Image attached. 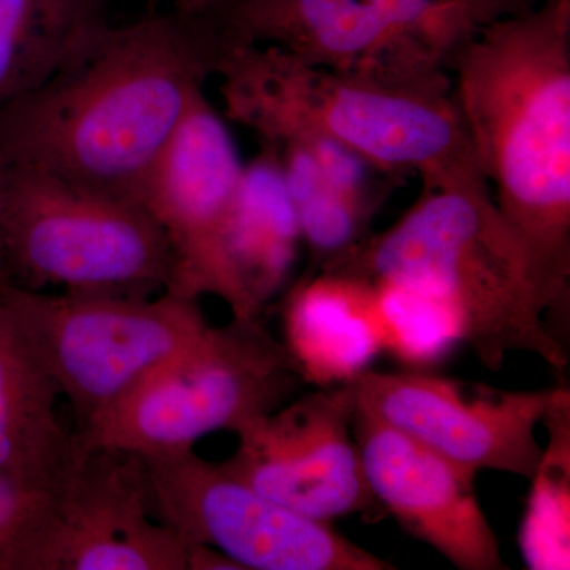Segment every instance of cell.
I'll list each match as a JSON object with an SVG mask.
<instances>
[{
    "label": "cell",
    "mask_w": 570,
    "mask_h": 570,
    "mask_svg": "<svg viewBox=\"0 0 570 570\" xmlns=\"http://www.w3.org/2000/svg\"><path fill=\"white\" fill-rule=\"evenodd\" d=\"M223 51L208 10L111 24L0 115V164L141 206L149 175Z\"/></svg>",
    "instance_id": "1"
},
{
    "label": "cell",
    "mask_w": 570,
    "mask_h": 570,
    "mask_svg": "<svg viewBox=\"0 0 570 570\" xmlns=\"http://www.w3.org/2000/svg\"><path fill=\"white\" fill-rule=\"evenodd\" d=\"M479 175L519 239L553 335L570 316V6L543 0L449 62Z\"/></svg>",
    "instance_id": "2"
},
{
    "label": "cell",
    "mask_w": 570,
    "mask_h": 570,
    "mask_svg": "<svg viewBox=\"0 0 570 570\" xmlns=\"http://www.w3.org/2000/svg\"><path fill=\"white\" fill-rule=\"evenodd\" d=\"M214 77L220 78L225 118L264 145L332 142L395 181L419 176L423 187L482 178L449 73L336 71L275 47L230 45Z\"/></svg>",
    "instance_id": "3"
},
{
    "label": "cell",
    "mask_w": 570,
    "mask_h": 570,
    "mask_svg": "<svg viewBox=\"0 0 570 570\" xmlns=\"http://www.w3.org/2000/svg\"><path fill=\"white\" fill-rule=\"evenodd\" d=\"M316 272L428 299L452 318L459 340L487 370H501L513 352L538 356L560 374L569 365V348L551 332L527 254L482 178L423 187L400 219Z\"/></svg>",
    "instance_id": "4"
},
{
    "label": "cell",
    "mask_w": 570,
    "mask_h": 570,
    "mask_svg": "<svg viewBox=\"0 0 570 570\" xmlns=\"http://www.w3.org/2000/svg\"><path fill=\"white\" fill-rule=\"evenodd\" d=\"M171 276L170 247L141 206L0 164V279L33 292L153 296Z\"/></svg>",
    "instance_id": "5"
},
{
    "label": "cell",
    "mask_w": 570,
    "mask_h": 570,
    "mask_svg": "<svg viewBox=\"0 0 570 570\" xmlns=\"http://www.w3.org/2000/svg\"><path fill=\"white\" fill-rule=\"evenodd\" d=\"M305 384L294 356L257 318H234L141 379L75 431L77 448L140 459L194 450L216 431L238 433Z\"/></svg>",
    "instance_id": "6"
},
{
    "label": "cell",
    "mask_w": 570,
    "mask_h": 570,
    "mask_svg": "<svg viewBox=\"0 0 570 570\" xmlns=\"http://www.w3.org/2000/svg\"><path fill=\"white\" fill-rule=\"evenodd\" d=\"M227 47H275L309 66L389 78L449 73L493 0H213Z\"/></svg>",
    "instance_id": "7"
},
{
    "label": "cell",
    "mask_w": 570,
    "mask_h": 570,
    "mask_svg": "<svg viewBox=\"0 0 570 570\" xmlns=\"http://www.w3.org/2000/svg\"><path fill=\"white\" fill-rule=\"evenodd\" d=\"M11 316L61 395L75 431L208 328L198 299L33 292L0 279Z\"/></svg>",
    "instance_id": "8"
},
{
    "label": "cell",
    "mask_w": 570,
    "mask_h": 570,
    "mask_svg": "<svg viewBox=\"0 0 570 570\" xmlns=\"http://www.w3.org/2000/svg\"><path fill=\"white\" fill-rule=\"evenodd\" d=\"M153 513L184 546L212 547L242 570H393L332 523L264 497L194 450L141 459Z\"/></svg>",
    "instance_id": "9"
},
{
    "label": "cell",
    "mask_w": 570,
    "mask_h": 570,
    "mask_svg": "<svg viewBox=\"0 0 570 570\" xmlns=\"http://www.w3.org/2000/svg\"><path fill=\"white\" fill-rule=\"evenodd\" d=\"M243 164L234 137L205 91L189 110L142 189L140 205L170 247L174 276L165 292L219 298L234 318H257L232 253V219Z\"/></svg>",
    "instance_id": "10"
},
{
    "label": "cell",
    "mask_w": 570,
    "mask_h": 570,
    "mask_svg": "<svg viewBox=\"0 0 570 570\" xmlns=\"http://www.w3.org/2000/svg\"><path fill=\"white\" fill-rule=\"evenodd\" d=\"M355 406L479 474L530 480L543 445L538 426L560 385L508 390L428 371L365 370L352 379Z\"/></svg>",
    "instance_id": "11"
},
{
    "label": "cell",
    "mask_w": 570,
    "mask_h": 570,
    "mask_svg": "<svg viewBox=\"0 0 570 570\" xmlns=\"http://www.w3.org/2000/svg\"><path fill=\"white\" fill-rule=\"evenodd\" d=\"M354 412L352 382L317 387L239 430L235 453L223 464L258 493L309 519L376 521L384 512L367 487L352 431Z\"/></svg>",
    "instance_id": "12"
},
{
    "label": "cell",
    "mask_w": 570,
    "mask_h": 570,
    "mask_svg": "<svg viewBox=\"0 0 570 570\" xmlns=\"http://www.w3.org/2000/svg\"><path fill=\"white\" fill-rule=\"evenodd\" d=\"M32 570H186L183 540L154 517L140 456L77 448Z\"/></svg>",
    "instance_id": "13"
},
{
    "label": "cell",
    "mask_w": 570,
    "mask_h": 570,
    "mask_svg": "<svg viewBox=\"0 0 570 570\" xmlns=\"http://www.w3.org/2000/svg\"><path fill=\"white\" fill-rule=\"evenodd\" d=\"M352 431L384 515L460 570H505L475 490V472L356 409Z\"/></svg>",
    "instance_id": "14"
},
{
    "label": "cell",
    "mask_w": 570,
    "mask_h": 570,
    "mask_svg": "<svg viewBox=\"0 0 570 570\" xmlns=\"http://www.w3.org/2000/svg\"><path fill=\"white\" fill-rule=\"evenodd\" d=\"M284 346L307 384H344L387 352L377 288L358 277L307 272L285 295Z\"/></svg>",
    "instance_id": "15"
},
{
    "label": "cell",
    "mask_w": 570,
    "mask_h": 570,
    "mask_svg": "<svg viewBox=\"0 0 570 570\" xmlns=\"http://www.w3.org/2000/svg\"><path fill=\"white\" fill-rule=\"evenodd\" d=\"M55 382L11 316L0 285V474L56 487L77 455Z\"/></svg>",
    "instance_id": "16"
},
{
    "label": "cell",
    "mask_w": 570,
    "mask_h": 570,
    "mask_svg": "<svg viewBox=\"0 0 570 570\" xmlns=\"http://www.w3.org/2000/svg\"><path fill=\"white\" fill-rule=\"evenodd\" d=\"M112 0H0V115L81 58Z\"/></svg>",
    "instance_id": "17"
},
{
    "label": "cell",
    "mask_w": 570,
    "mask_h": 570,
    "mask_svg": "<svg viewBox=\"0 0 570 570\" xmlns=\"http://www.w3.org/2000/svg\"><path fill=\"white\" fill-rule=\"evenodd\" d=\"M302 243L294 202L272 146L243 165L232 219V253L243 284L255 303L283 287Z\"/></svg>",
    "instance_id": "18"
},
{
    "label": "cell",
    "mask_w": 570,
    "mask_h": 570,
    "mask_svg": "<svg viewBox=\"0 0 570 570\" xmlns=\"http://www.w3.org/2000/svg\"><path fill=\"white\" fill-rule=\"evenodd\" d=\"M547 430L520 527V551L531 570L570 569V390L561 384L542 420Z\"/></svg>",
    "instance_id": "19"
},
{
    "label": "cell",
    "mask_w": 570,
    "mask_h": 570,
    "mask_svg": "<svg viewBox=\"0 0 570 570\" xmlns=\"http://www.w3.org/2000/svg\"><path fill=\"white\" fill-rule=\"evenodd\" d=\"M55 489L0 474V570H32Z\"/></svg>",
    "instance_id": "20"
},
{
    "label": "cell",
    "mask_w": 570,
    "mask_h": 570,
    "mask_svg": "<svg viewBox=\"0 0 570 570\" xmlns=\"http://www.w3.org/2000/svg\"><path fill=\"white\" fill-rule=\"evenodd\" d=\"M213 0H174L175 10L183 13H205Z\"/></svg>",
    "instance_id": "21"
},
{
    "label": "cell",
    "mask_w": 570,
    "mask_h": 570,
    "mask_svg": "<svg viewBox=\"0 0 570 570\" xmlns=\"http://www.w3.org/2000/svg\"><path fill=\"white\" fill-rule=\"evenodd\" d=\"M558 2L566 3V6H570V0H558Z\"/></svg>",
    "instance_id": "22"
}]
</instances>
